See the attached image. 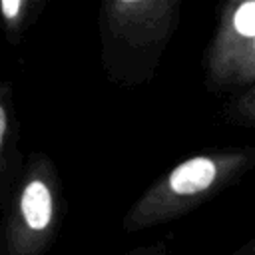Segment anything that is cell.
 Segmentation results:
<instances>
[{
  "label": "cell",
  "instance_id": "6da1fadb",
  "mask_svg": "<svg viewBox=\"0 0 255 255\" xmlns=\"http://www.w3.org/2000/svg\"><path fill=\"white\" fill-rule=\"evenodd\" d=\"M179 0H106L100 6V54L112 84H147L175 36Z\"/></svg>",
  "mask_w": 255,
  "mask_h": 255
},
{
  "label": "cell",
  "instance_id": "7a4b0ae2",
  "mask_svg": "<svg viewBox=\"0 0 255 255\" xmlns=\"http://www.w3.org/2000/svg\"><path fill=\"white\" fill-rule=\"evenodd\" d=\"M255 167V145L217 147L185 157L159 175L126 211V233L175 221L201 207Z\"/></svg>",
  "mask_w": 255,
  "mask_h": 255
},
{
  "label": "cell",
  "instance_id": "3957f363",
  "mask_svg": "<svg viewBox=\"0 0 255 255\" xmlns=\"http://www.w3.org/2000/svg\"><path fill=\"white\" fill-rule=\"evenodd\" d=\"M0 255H46L64 223L68 203L62 175L44 151L26 155L2 197Z\"/></svg>",
  "mask_w": 255,
  "mask_h": 255
},
{
  "label": "cell",
  "instance_id": "277c9868",
  "mask_svg": "<svg viewBox=\"0 0 255 255\" xmlns=\"http://www.w3.org/2000/svg\"><path fill=\"white\" fill-rule=\"evenodd\" d=\"M205 86L231 92L255 84V0L219 8L213 36L203 56Z\"/></svg>",
  "mask_w": 255,
  "mask_h": 255
},
{
  "label": "cell",
  "instance_id": "5b68a950",
  "mask_svg": "<svg viewBox=\"0 0 255 255\" xmlns=\"http://www.w3.org/2000/svg\"><path fill=\"white\" fill-rule=\"evenodd\" d=\"M26 155L20 151V126L12 84L0 86V197H4L18 177Z\"/></svg>",
  "mask_w": 255,
  "mask_h": 255
},
{
  "label": "cell",
  "instance_id": "8992f818",
  "mask_svg": "<svg viewBox=\"0 0 255 255\" xmlns=\"http://www.w3.org/2000/svg\"><path fill=\"white\" fill-rule=\"evenodd\" d=\"M46 0H2V24L4 34L12 46L20 42L24 32L34 24V20L44 10Z\"/></svg>",
  "mask_w": 255,
  "mask_h": 255
},
{
  "label": "cell",
  "instance_id": "52a82bcc",
  "mask_svg": "<svg viewBox=\"0 0 255 255\" xmlns=\"http://www.w3.org/2000/svg\"><path fill=\"white\" fill-rule=\"evenodd\" d=\"M221 118L231 126L255 129V84L249 86L243 94L233 98L221 112Z\"/></svg>",
  "mask_w": 255,
  "mask_h": 255
},
{
  "label": "cell",
  "instance_id": "ba28073f",
  "mask_svg": "<svg viewBox=\"0 0 255 255\" xmlns=\"http://www.w3.org/2000/svg\"><path fill=\"white\" fill-rule=\"evenodd\" d=\"M118 255H167V241L165 239L153 241V243L139 245L135 249H129V251H124V253H118Z\"/></svg>",
  "mask_w": 255,
  "mask_h": 255
},
{
  "label": "cell",
  "instance_id": "9c48e42d",
  "mask_svg": "<svg viewBox=\"0 0 255 255\" xmlns=\"http://www.w3.org/2000/svg\"><path fill=\"white\" fill-rule=\"evenodd\" d=\"M231 255H255V239L247 241L245 245H241L239 249H235Z\"/></svg>",
  "mask_w": 255,
  "mask_h": 255
}]
</instances>
